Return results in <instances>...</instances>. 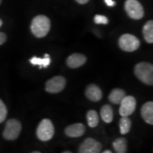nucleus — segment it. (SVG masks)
<instances>
[{"instance_id": "1", "label": "nucleus", "mask_w": 153, "mask_h": 153, "mask_svg": "<svg viewBox=\"0 0 153 153\" xmlns=\"http://www.w3.org/2000/svg\"><path fill=\"white\" fill-rule=\"evenodd\" d=\"M51 29V21L44 15L34 17L30 24V30L37 38H43L49 33Z\"/></svg>"}, {"instance_id": "2", "label": "nucleus", "mask_w": 153, "mask_h": 153, "mask_svg": "<svg viewBox=\"0 0 153 153\" xmlns=\"http://www.w3.org/2000/svg\"><path fill=\"white\" fill-rule=\"evenodd\" d=\"M134 73L139 80L147 85H153V65L145 62L135 65Z\"/></svg>"}, {"instance_id": "3", "label": "nucleus", "mask_w": 153, "mask_h": 153, "mask_svg": "<svg viewBox=\"0 0 153 153\" xmlns=\"http://www.w3.org/2000/svg\"><path fill=\"white\" fill-rule=\"evenodd\" d=\"M54 133V126L52 121L48 118L42 120L36 129V135L38 138L45 142L52 139Z\"/></svg>"}, {"instance_id": "4", "label": "nucleus", "mask_w": 153, "mask_h": 153, "mask_svg": "<svg viewBox=\"0 0 153 153\" xmlns=\"http://www.w3.org/2000/svg\"><path fill=\"white\" fill-rule=\"evenodd\" d=\"M22 123L16 119H9L6 123L3 131V137L7 140H14L20 135L22 131Z\"/></svg>"}, {"instance_id": "5", "label": "nucleus", "mask_w": 153, "mask_h": 153, "mask_svg": "<svg viewBox=\"0 0 153 153\" xmlns=\"http://www.w3.org/2000/svg\"><path fill=\"white\" fill-rule=\"evenodd\" d=\"M120 48L126 52H133L139 48L140 42L136 36L126 33L120 36L118 40Z\"/></svg>"}, {"instance_id": "6", "label": "nucleus", "mask_w": 153, "mask_h": 153, "mask_svg": "<svg viewBox=\"0 0 153 153\" xmlns=\"http://www.w3.org/2000/svg\"><path fill=\"white\" fill-rule=\"evenodd\" d=\"M125 9L129 17L135 20H139L144 16V9L137 0H126Z\"/></svg>"}, {"instance_id": "7", "label": "nucleus", "mask_w": 153, "mask_h": 153, "mask_svg": "<svg viewBox=\"0 0 153 153\" xmlns=\"http://www.w3.org/2000/svg\"><path fill=\"white\" fill-rule=\"evenodd\" d=\"M66 86V79L62 76H55L45 83V90L48 93L57 94L62 91Z\"/></svg>"}, {"instance_id": "8", "label": "nucleus", "mask_w": 153, "mask_h": 153, "mask_svg": "<svg viewBox=\"0 0 153 153\" xmlns=\"http://www.w3.org/2000/svg\"><path fill=\"white\" fill-rule=\"evenodd\" d=\"M119 114L121 116H129L135 111L136 100L133 96H126L120 102Z\"/></svg>"}, {"instance_id": "9", "label": "nucleus", "mask_w": 153, "mask_h": 153, "mask_svg": "<svg viewBox=\"0 0 153 153\" xmlns=\"http://www.w3.org/2000/svg\"><path fill=\"white\" fill-rule=\"evenodd\" d=\"M102 145L99 142L91 137L85 139L80 145L79 153H100Z\"/></svg>"}, {"instance_id": "10", "label": "nucleus", "mask_w": 153, "mask_h": 153, "mask_svg": "<svg viewBox=\"0 0 153 153\" xmlns=\"http://www.w3.org/2000/svg\"><path fill=\"white\" fill-rule=\"evenodd\" d=\"M87 62V57L81 53H73L67 59V65L69 68L75 69L85 65Z\"/></svg>"}, {"instance_id": "11", "label": "nucleus", "mask_w": 153, "mask_h": 153, "mask_svg": "<svg viewBox=\"0 0 153 153\" xmlns=\"http://www.w3.org/2000/svg\"><path fill=\"white\" fill-rule=\"evenodd\" d=\"M86 127L84 124L77 123L68 126L65 130V133L68 136L71 137H79L84 135Z\"/></svg>"}, {"instance_id": "12", "label": "nucleus", "mask_w": 153, "mask_h": 153, "mask_svg": "<svg viewBox=\"0 0 153 153\" xmlns=\"http://www.w3.org/2000/svg\"><path fill=\"white\" fill-rule=\"evenodd\" d=\"M85 95L89 100L94 102H97L102 99L103 94L98 86L91 84L87 86L85 91Z\"/></svg>"}, {"instance_id": "13", "label": "nucleus", "mask_w": 153, "mask_h": 153, "mask_svg": "<svg viewBox=\"0 0 153 153\" xmlns=\"http://www.w3.org/2000/svg\"><path fill=\"white\" fill-rule=\"evenodd\" d=\"M141 116L147 123L153 124V102L148 101L143 105L141 108Z\"/></svg>"}, {"instance_id": "14", "label": "nucleus", "mask_w": 153, "mask_h": 153, "mask_svg": "<svg viewBox=\"0 0 153 153\" xmlns=\"http://www.w3.org/2000/svg\"><path fill=\"white\" fill-rule=\"evenodd\" d=\"M126 96V91L123 89L116 88L111 91L109 95H108V100L111 104H120Z\"/></svg>"}, {"instance_id": "15", "label": "nucleus", "mask_w": 153, "mask_h": 153, "mask_svg": "<svg viewBox=\"0 0 153 153\" xmlns=\"http://www.w3.org/2000/svg\"><path fill=\"white\" fill-rule=\"evenodd\" d=\"M114 148L116 153H127L128 142L127 140L124 137H118L113 143Z\"/></svg>"}, {"instance_id": "16", "label": "nucleus", "mask_w": 153, "mask_h": 153, "mask_svg": "<svg viewBox=\"0 0 153 153\" xmlns=\"http://www.w3.org/2000/svg\"><path fill=\"white\" fill-rule=\"evenodd\" d=\"M100 115L102 120L105 123H111L114 118V111L112 107L108 104H106L102 106L100 111Z\"/></svg>"}, {"instance_id": "17", "label": "nucleus", "mask_w": 153, "mask_h": 153, "mask_svg": "<svg viewBox=\"0 0 153 153\" xmlns=\"http://www.w3.org/2000/svg\"><path fill=\"white\" fill-rule=\"evenodd\" d=\"M143 36L145 41L148 43H153V22L152 20L148 21L144 25L143 28Z\"/></svg>"}, {"instance_id": "18", "label": "nucleus", "mask_w": 153, "mask_h": 153, "mask_svg": "<svg viewBox=\"0 0 153 153\" xmlns=\"http://www.w3.org/2000/svg\"><path fill=\"white\" fill-rule=\"evenodd\" d=\"M51 62V60L48 54H45L43 58H40L35 56L30 59V62L33 65H39V69H41L42 68H46L50 65Z\"/></svg>"}, {"instance_id": "19", "label": "nucleus", "mask_w": 153, "mask_h": 153, "mask_svg": "<svg viewBox=\"0 0 153 153\" xmlns=\"http://www.w3.org/2000/svg\"><path fill=\"white\" fill-rule=\"evenodd\" d=\"M87 120L88 126L90 128H95L99 123L98 113L95 110H89L87 113Z\"/></svg>"}, {"instance_id": "20", "label": "nucleus", "mask_w": 153, "mask_h": 153, "mask_svg": "<svg viewBox=\"0 0 153 153\" xmlns=\"http://www.w3.org/2000/svg\"><path fill=\"white\" fill-rule=\"evenodd\" d=\"M132 122L128 116H122L119 122L120 131L122 135L127 134L131 128Z\"/></svg>"}, {"instance_id": "21", "label": "nucleus", "mask_w": 153, "mask_h": 153, "mask_svg": "<svg viewBox=\"0 0 153 153\" xmlns=\"http://www.w3.org/2000/svg\"><path fill=\"white\" fill-rule=\"evenodd\" d=\"M7 108L6 105L4 102L0 99V123H2L4 120H5L7 116Z\"/></svg>"}, {"instance_id": "22", "label": "nucleus", "mask_w": 153, "mask_h": 153, "mask_svg": "<svg viewBox=\"0 0 153 153\" xmlns=\"http://www.w3.org/2000/svg\"><path fill=\"white\" fill-rule=\"evenodd\" d=\"M94 23L97 24H108V19H107L106 16H103V15L97 14L96 15L94 18Z\"/></svg>"}, {"instance_id": "23", "label": "nucleus", "mask_w": 153, "mask_h": 153, "mask_svg": "<svg viewBox=\"0 0 153 153\" xmlns=\"http://www.w3.org/2000/svg\"><path fill=\"white\" fill-rule=\"evenodd\" d=\"M7 35L5 33L0 32V45H2L7 41Z\"/></svg>"}, {"instance_id": "24", "label": "nucleus", "mask_w": 153, "mask_h": 153, "mask_svg": "<svg viewBox=\"0 0 153 153\" xmlns=\"http://www.w3.org/2000/svg\"><path fill=\"white\" fill-rule=\"evenodd\" d=\"M104 2L106 3V5L108 6V7H114L116 4L114 0H104Z\"/></svg>"}, {"instance_id": "25", "label": "nucleus", "mask_w": 153, "mask_h": 153, "mask_svg": "<svg viewBox=\"0 0 153 153\" xmlns=\"http://www.w3.org/2000/svg\"><path fill=\"white\" fill-rule=\"evenodd\" d=\"M79 4H87L89 0H76Z\"/></svg>"}, {"instance_id": "26", "label": "nucleus", "mask_w": 153, "mask_h": 153, "mask_svg": "<svg viewBox=\"0 0 153 153\" xmlns=\"http://www.w3.org/2000/svg\"><path fill=\"white\" fill-rule=\"evenodd\" d=\"M103 153H113L111 151V150H105L104 152H103Z\"/></svg>"}, {"instance_id": "27", "label": "nucleus", "mask_w": 153, "mask_h": 153, "mask_svg": "<svg viewBox=\"0 0 153 153\" xmlns=\"http://www.w3.org/2000/svg\"><path fill=\"white\" fill-rule=\"evenodd\" d=\"M62 153H72L70 151H65V152H63Z\"/></svg>"}, {"instance_id": "28", "label": "nucleus", "mask_w": 153, "mask_h": 153, "mask_svg": "<svg viewBox=\"0 0 153 153\" xmlns=\"http://www.w3.org/2000/svg\"><path fill=\"white\" fill-rule=\"evenodd\" d=\"M1 25H2V21H1V19H0V27H1Z\"/></svg>"}, {"instance_id": "29", "label": "nucleus", "mask_w": 153, "mask_h": 153, "mask_svg": "<svg viewBox=\"0 0 153 153\" xmlns=\"http://www.w3.org/2000/svg\"><path fill=\"white\" fill-rule=\"evenodd\" d=\"M31 153H41V152H38V151H34V152H31Z\"/></svg>"}, {"instance_id": "30", "label": "nucleus", "mask_w": 153, "mask_h": 153, "mask_svg": "<svg viewBox=\"0 0 153 153\" xmlns=\"http://www.w3.org/2000/svg\"><path fill=\"white\" fill-rule=\"evenodd\" d=\"M1 0H0V4H1Z\"/></svg>"}]
</instances>
